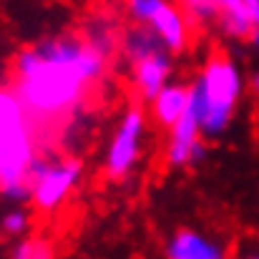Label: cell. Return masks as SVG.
Masks as SVG:
<instances>
[{
    "instance_id": "cell-1",
    "label": "cell",
    "mask_w": 259,
    "mask_h": 259,
    "mask_svg": "<svg viewBox=\"0 0 259 259\" xmlns=\"http://www.w3.org/2000/svg\"><path fill=\"white\" fill-rule=\"evenodd\" d=\"M111 61L81 33H63L23 48L13 63V88L43 128L68 121L101 83Z\"/></svg>"
},
{
    "instance_id": "cell-2",
    "label": "cell",
    "mask_w": 259,
    "mask_h": 259,
    "mask_svg": "<svg viewBox=\"0 0 259 259\" xmlns=\"http://www.w3.org/2000/svg\"><path fill=\"white\" fill-rule=\"evenodd\" d=\"M247 86L249 81L232 56L214 53L206 58L196 81L189 86V103L199 116V126L206 141H214L232 128Z\"/></svg>"
},
{
    "instance_id": "cell-3",
    "label": "cell",
    "mask_w": 259,
    "mask_h": 259,
    "mask_svg": "<svg viewBox=\"0 0 259 259\" xmlns=\"http://www.w3.org/2000/svg\"><path fill=\"white\" fill-rule=\"evenodd\" d=\"M40 126L28 113L15 88H0V194L25 184L33 159L40 154Z\"/></svg>"
},
{
    "instance_id": "cell-4",
    "label": "cell",
    "mask_w": 259,
    "mask_h": 259,
    "mask_svg": "<svg viewBox=\"0 0 259 259\" xmlns=\"http://www.w3.org/2000/svg\"><path fill=\"white\" fill-rule=\"evenodd\" d=\"M83 179V164L73 156H48L40 151L28 171V184H30V204L40 214H53L58 211L71 194L78 189Z\"/></svg>"
},
{
    "instance_id": "cell-5",
    "label": "cell",
    "mask_w": 259,
    "mask_h": 259,
    "mask_svg": "<svg viewBox=\"0 0 259 259\" xmlns=\"http://www.w3.org/2000/svg\"><path fill=\"white\" fill-rule=\"evenodd\" d=\"M146 131H149L146 111L141 106H128L121 113V118L111 134L106 159H103V169L111 181H123L136 171L141 154H144Z\"/></svg>"
},
{
    "instance_id": "cell-6",
    "label": "cell",
    "mask_w": 259,
    "mask_h": 259,
    "mask_svg": "<svg viewBox=\"0 0 259 259\" xmlns=\"http://www.w3.org/2000/svg\"><path fill=\"white\" fill-rule=\"evenodd\" d=\"M123 15L131 23L149 25L169 53H181L191 40V23L179 0H123Z\"/></svg>"
},
{
    "instance_id": "cell-7",
    "label": "cell",
    "mask_w": 259,
    "mask_h": 259,
    "mask_svg": "<svg viewBox=\"0 0 259 259\" xmlns=\"http://www.w3.org/2000/svg\"><path fill=\"white\" fill-rule=\"evenodd\" d=\"M166 146H164V161L171 169H186L199 164L206 156V139L201 134L199 126V116L191 108V103L186 106V111L181 113V118L166 128Z\"/></svg>"
},
{
    "instance_id": "cell-8",
    "label": "cell",
    "mask_w": 259,
    "mask_h": 259,
    "mask_svg": "<svg viewBox=\"0 0 259 259\" xmlns=\"http://www.w3.org/2000/svg\"><path fill=\"white\" fill-rule=\"evenodd\" d=\"M174 53L169 51H159L134 66H128V76H131V86L134 93L139 96V101L151 103L154 96L171 81L174 73Z\"/></svg>"
},
{
    "instance_id": "cell-9",
    "label": "cell",
    "mask_w": 259,
    "mask_h": 259,
    "mask_svg": "<svg viewBox=\"0 0 259 259\" xmlns=\"http://www.w3.org/2000/svg\"><path fill=\"white\" fill-rule=\"evenodd\" d=\"M121 33H123V23L121 15L113 8H98L86 18L81 35L88 43L103 53L108 61H113L118 56V46H121Z\"/></svg>"
},
{
    "instance_id": "cell-10",
    "label": "cell",
    "mask_w": 259,
    "mask_h": 259,
    "mask_svg": "<svg viewBox=\"0 0 259 259\" xmlns=\"http://www.w3.org/2000/svg\"><path fill=\"white\" fill-rule=\"evenodd\" d=\"M166 259H229L227 244L196 229H179L166 242Z\"/></svg>"
},
{
    "instance_id": "cell-11",
    "label": "cell",
    "mask_w": 259,
    "mask_h": 259,
    "mask_svg": "<svg viewBox=\"0 0 259 259\" xmlns=\"http://www.w3.org/2000/svg\"><path fill=\"white\" fill-rule=\"evenodd\" d=\"M159 51H166V46L161 43V38L149 28V25H141V23H128L123 25V33H121V46H118V56L126 66H134Z\"/></svg>"
},
{
    "instance_id": "cell-12",
    "label": "cell",
    "mask_w": 259,
    "mask_h": 259,
    "mask_svg": "<svg viewBox=\"0 0 259 259\" xmlns=\"http://www.w3.org/2000/svg\"><path fill=\"white\" fill-rule=\"evenodd\" d=\"M149 106H151L154 121L161 128H169L171 123H176L181 118V113L189 106V86H181V83H171L169 81L166 86L154 96V101Z\"/></svg>"
},
{
    "instance_id": "cell-13",
    "label": "cell",
    "mask_w": 259,
    "mask_h": 259,
    "mask_svg": "<svg viewBox=\"0 0 259 259\" xmlns=\"http://www.w3.org/2000/svg\"><path fill=\"white\" fill-rule=\"evenodd\" d=\"M214 28L222 33V38H227L232 43H244L249 38V33L254 30V23H252L249 13L244 10V5H237V8L222 10Z\"/></svg>"
},
{
    "instance_id": "cell-14",
    "label": "cell",
    "mask_w": 259,
    "mask_h": 259,
    "mask_svg": "<svg viewBox=\"0 0 259 259\" xmlns=\"http://www.w3.org/2000/svg\"><path fill=\"white\" fill-rule=\"evenodd\" d=\"M30 227H33V214L23 204H15V206H10L8 211L0 214V232L5 237L20 239L30 232Z\"/></svg>"
},
{
    "instance_id": "cell-15",
    "label": "cell",
    "mask_w": 259,
    "mask_h": 259,
    "mask_svg": "<svg viewBox=\"0 0 259 259\" xmlns=\"http://www.w3.org/2000/svg\"><path fill=\"white\" fill-rule=\"evenodd\" d=\"M191 28H211L219 20V8L214 5V0H179Z\"/></svg>"
},
{
    "instance_id": "cell-16",
    "label": "cell",
    "mask_w": 259,
    "mask_h": 259,
    "mask_svg": "<svg viewBox=\"0 0 259 259\" xmlns=\"http://www.w3.org/2000/svg\"><path fill=\"white\" fill-rule=\"evenodd\" d=\"M56 249L53 242L46 237H20V242L13 247L10 259H53Z\"/></svg>"
},
{
    "instance_id": "cell-17",
    "label": "cell",
    "mask_w": 259,
    "mask_h": 259,
    "mask_svg": "<svg viewBox=\"0 0 259 259\" xmlns=\"http://www.w3.org/2000/svg\"><path fill=\"white\" fill-rule=\"evenodd\" d=\"M244 10L249 13V18H252V23L257 28L259 25V0H244Z\"/></svg>"
},
{
    "instance_id": "cell-18",
    "label": "cell",
    "mask_w": 259,
    "mask_h": 259,
    "mask_svg": "<svg viewBox=\"0 0 259 259\" xmlns=\"http://www.w3.org/2000/svg\"><path fill=\"white\" fill-rule=\"evenodd\" d=\"M244 46H247L252 53H257V56H259V25L252 30V33H249V38L244 40Z\"/></svg>"
},
{
    "instance_id": "cell-19",
    "label": "cell",
    "mask_w": 259,
    "mask_h": 259,
    "mask_svg": "<svg viewBox=\"0 0 259 259\" xmlns=\"http://www.w3.org/2000/svg\"><path fill=\"white\" fill-rule=\"evenodd\" d=\"M214 5L219 10H227V8H237V5H244V0H214Z\"/></svg>"
},
{
    "instance_id": "cell-20",
    "label": "cell",
    "mask_w": 259,
    "mask_h": 259,
    "mask_svg": "<svg viewBox=\"0 0 259 259\" xmlns=\"http://www.w3.org/2000/svg\"><path fill=\"white\" fill-rule=\"evenodd\" d=\"M234 259H259V247L257 249H252V247H249V249H242Z\"/></svg>"
},
{
    "instance_id": "cell-21",
    "label": "cell",
    "mask_w": 259,
    "mask_h": 259,
    "mask_svg": "<svg viewBox=\"0 0 259 259\" xmlns=\"http://www.w3.org/2000/svg\"><path fill=\"white\" fill-rule=\"evenodd\" d=\"M249 88H252L254 98L259 101V71H254V73H252V78H249Z\"/></svg>"
}]
</instances>
